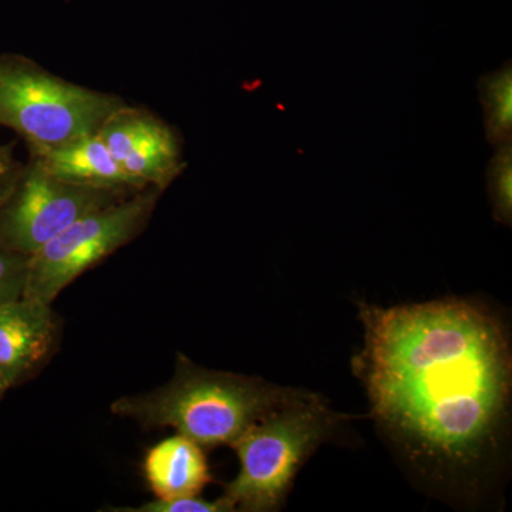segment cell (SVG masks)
Masks as SVG:
<instances>
[{
	"label": "cell",
	"instance_id": "obj_1",
	"mask_svg": "<svg viewBox=\"0 0 512 512\" xmlns=\"http://www.w3.org/2000/svg\"><path fill=\"white\" fill-rule=\"evenodd\" d=\"M360 320L355 372L380 426L430 466L480 463L510 406L511 349L500 320L457 299L360 305Z\"/></svg>",
	"mask_w": 512,
	"mask_h": 512
},
{
	"label": "cell",
	"instance_id": "obj_2",
	"mask_svg": "<svg viewBox=\"0 0 512 512\" xmlns=\"http://www.w3.org/2000/svg\"><path fill=\"white\" fill-rule=\"evenodd\" d=\"M311 394L259 377L204 369L178 353L170 382L120 397L110 410L147 429L171 427L202 448L232 447L258 421Z\"/></svg>",
	"mask_w": 512,
	"mask_h": 512
},
{
	"label": "cell",
	"instance_id": "obj_3",
	"mask_svg": "<svg viewBox=\"0 0 512 512\" xmlns=\"http://www.w3.org/2000/svg\"><path fill=\"white\" fill-rule=\"evenodd\" d=\"M340 419L312 393L258 421L232 446L239 473L221 497L232 511L281 510L296 474L332 436Z\"/></svg>",
	"mask_w": 512,
	"mask_h": 512
},
{
	"label": "cell",
	"instance_id": "obj_4",
	"mask_svg": "<svg viewBox=\"0 0 512 512\" xmlns=\"http://www.w3.org/2000/svg\"><path fill=\"white\" fill-rule=\"evenodd\" d=\"M126 101L69 82L18 53H0V126L15 131L29 154L43 153L87 134Z\"/></svg>",
	"mask_w": 512,
	"mask_h": 512
},
{
	"label": "cell",
	"instance_id": "obj_5",
	"mask_svg": "<svg viewBox=\"0 0 512 512\" xmlns=\"http://www.w3.org/2000/svg\"><path fill=\"white\" fill-rule=\"evenodd\" d=\"M163 192L147 187L73 222L29 256L22 298L52 305L79 276L144 231Z\"/></svg>",
	"mask_w": 512,
	"mask_h": 512
},
{
	"label": "cell",
	"instance_id": "obj_6",
	"mask_svg": "<svg viewBox=\"0 0 512 512\" xmlns=\"http://www.w3.org/2000/svg\"><path fill=\"white\" fill-rule=\"evenodd\" d=\"M130 194L134 192L96 190L66 183L50 174L37 158L29 156L18 183L0 210V245L32 256L84 215Z\"/></svg>",
	"mask_w": 512,
	"mask_h": 512
},
{
	"label": "cell",
	"instance_id": "obj_7",
	"mask_svg": "<svg viewBox=\"0 0 512 512\" xmlns=\"http://www.w3.org/2000/svg\"><path fill=\"white\" fill-rule=\"evenodd\" d=\"M97 133L120 167L143 187L165 191L187 168L177 130L150 110L126 103Z\"/></svg>",
	"mask_w": 512,
	"mask_h": 512
},
{
	"label": "cell",
	"instance_id": "obj_8",
	"mask_svg": "<svg viewBox=\"0 0 512 512\" xmlns=\"http://www.w3.org/2000/svg\"><path fill=\"white\" fill-rule=\"evenodd\" d=\"M56 330L52 305L26 298L0 305V373L10 387L49 356Z\"/></svg>",
	"mask_w": 512,
	"mask_h": 512
},
{
	"label": "cell",
	"instance_id": "obj_9",
	"mask_svg": "<svg viewBox=\"0 0 512 512\" xmlns=\"http://www.w3.org/2000/svg\"><path fill=\"white\" fill-rule=\"evenodd\" d=\"M59 180L82 187L120 192L144 190L120 167L99 133L87 134L63 146L29 154Z\"/></svg>",
	"mask_w": 512,
	"mask_h": 512
},
{
	"label": "cell",
	"instance_id": "obj_10",
	"mask_svg": "<svg viewBox=\"0 0 512 512\" xmlns=\"http://www.w3.org/2000/svg\"><path fill=\"white\" fill-rule=\"evenodd\" d=\"M143 474L156 498L197 497L212 483L204 448L180 433L148 448Z\"/></svg>",
	"mask_w": 512,
	"mask_h": 512
},
{
	"label": "cell",
	"instance_id": "obj_11",
	"mask_svg": "<svg viewBox=\"0 0 512 512\" xmlns=\"http://www.w3.org/2000/svg\"><path fill=\"white\" fill-rule=\"evenodd\" d=\"M481 106L484 111L485 138L495 147L512 140V63L483 74L478 80Z\"/></svg>",
	"mask_w": 512,
	"mask_h": 512
},
{
	"label": "cell",
	"instance_id": "obj_12",
	"mask_svg": "<svg viewBox=\"0 0 512 512\" xmlns=\"http://www.w3.org/2000/svg\"><path fill=\"white\" fill-rule=\"evenodd\" d=\"M487 165V192L495 221L511 227L512 222V140L495 146Z\"/></svg>",
	"mask_w": 512,
	"mask_h": 512
},
{
	"label": "cell",
	"instance_id": "obj_13",
	"mask_svg": "<svg viewBox=\"0 0 512 512\" xmlns=\"http://www.w3.org/2000/svg\"><path fill=\"white\" fill-rule=\"evenodd\" d=\"M28 268L29 256L0 245V305L22 298Z\"/></svg>",
	"mask_w": 512,
	"mask_h": 512
},
{
	"label": "cell",
	"instance_id": "obj_14",
	"mask_svg": "<svg viewBox=\"0 0 512 512\" xmlns=\"http://www.w3.org/2000/svg\"><path fill=\"white\" fill-rule=\"evenodd\" d=\"M114 512H232L224 498L207 501L197 497L154 498L138 507L111 508Z\"/></svg>",
	"mask_w": 512,
	"mask_h": 512
},
{
	"label": "cell",
	"instance_id": "obj_15",
	"mask_svg": "<svg viewBox=\"0 0 512 512\" xmlns=\"http://www.w3.org/2000/svg\"><path fill=\"white\" fill-rule=\"evenodd\" d=\"M23 165L16 156L15 144H0V210L18 183Z\"/></svg>",
	"mask_w": 512,
	"mask_h": 512
},
{
	"label": "cell",
	"instance_id": "obj_16",
	"mask_svg": "<svg viewBox=\"0 0 512 512\" xmlns=\"http://www.w3.org/2000/svg\"><path fill=\"white\" fill-rule=\"evenodd\" d=\"M9 384L6 382L5 377L2 376V373H0V399H2L3 394L6 393V390L9 389Z\"/></svg>",
	"mask_w": 512,
	"mask_h": 512
}]
</instances>
